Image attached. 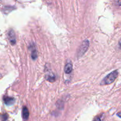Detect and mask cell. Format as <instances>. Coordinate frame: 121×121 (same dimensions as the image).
Here are the masks:
<instances>
[{
	"mask_svg": "<svg viewBox=\"0 0 121 121\" xmlns=\"http://www.w3.org/2000/svg\"><path fill=\"white\" fill-rule=\"evenodd\" d=\"M8 39H9V41L12 45H14L16 43V39H15V34L14 31L13 30H9L8 32Z\"/></svg>",
	"mask_w": 121,
	"mask_h": 121,
	"instance_id": "obj_3",
	"label": "cell"
},
{
	"mask_svg": "<svg viewBox=\"0 0 121 121\" xmlns=\"http://www.w3.org/2000/svg\"><path fill=\"white\" fill-rule=\"evenodd\" d=\"M4 101L5 104L7 105H11L14 104V102H15V99L13 98L8 96H5L4 98Z\"/></svg>",
	"mask_w": 121,
	"mask_h": 121,
	"instance_id": "obj_5",
	"label": "cell"
},
{
	"mask_svg": "<svg viewBox=\"0 0 121 121\" xmlns=\"http://www.w3.org/2000/svg\"><path fill=\"white\" fill-rule=\"evenodd\" d=\"M31 57L34 60H35L37 58V50L35 49H34L33 50H32Z\"/></svg>",
	"mask_w": 121,
	"mask_h": 121,
	"instance_id": "obj_8",
	"label": "cell"
},
{
	"mask_svg": "<svg viewBox=\"0 0 121 121\" xmlns=\"http://www.w3.org/2000/svg\"><path fill=\"white\" fill-rule=\"evenodd\" d=\"M117 115H118V117H119V118H121V112H118V113H117Z\"/></svg>",
	"mask_w": 121,
	"mask_h": 121,
	"instance_id": "obj_10",
	"label": "cell"
},
{
	"mask_svg": "<svg viewBox=\"0 0 121 121\" xmlns=\"http://www.w3.org/2000/svg\"><path fill=\"white\" fill-rule=\"evenodd\" d=\"M117 3L118 4V5H121V1H119L117 2Z\"/></svg>",
	"mask_w": 121,
	"mask_h": 121,
	"instance_id": "obj_11",
	"label": "cell"
},
{
	"mask_svg": "<svg viewBox=\"0 0 121 121\" xmlns=\"http://www.w3.org/2000/svg\"><path fill=\"white\" fill-rule=\"evenodd\" d=\"M22 117L24 121H26L27 120H28V117H29V111H28L27 108L26 107V106H24L22 108Z\"/></svg>",
	"mask_w": 121,
	"mask_h": 121,
	"instance_id": "obj_4",
	"label": "cell"
},
{
	"mask_svg": "<svg viewBox=\"0 0 121 121\" xmlns=\"http://www.w3.org/2000/svg\"><path fill=\"white\" fill-rule=\"evenodd\" d=\"M118 70H115L113 72H111L109 74H108L101 82L102 85H110L115 80V79L118 78Z\"/></svg>",
	"mask_w": 121,
	"mask_h": 121,
	"instance_id": "obj_1",
	"label": "cell"
},
{
	"mask_svg": "<svg viewBox=\"0 0 121 121\" xmlns=\"http://www.w3.org/2000/svg\"><path fill=\"white\" fill-rule=\"evenodd\" d=\"M119 45L121 46V40L119 41Z\"/></svg>",
	"mask_w": 121,
	"mask_h": 121,
	"instance_id": "obj_12",
	"label": "cell"
},
{
	"mask_svg": "<svg viewBox=\"0 0 121 121\" xmlns=\"http://www.w3.org/2000/svg\"><path fill=\"white\" fill-rule=\"evenodd\" d=\"M46 79L48 81L51 82H54L56 80V78L54 75H51V74H47L46 75Z\"/></svg>",
	"mask_w": 121,
	"mask_h": 121,
	"instance_id": "obj_7",
	"label": "cell"
},
{
	"mask_svg": "<svg viewBox=\"0 0 121 121\" xmlns=\"http://www.w3.org/2000/svg\"><path fill=\"white\" fill-rule=\"evenodd\" d=\"M73 70V65L71 63H67L65 67V72L67 74H69Z\"/></svg>",
	"mask_w": 121,
	"mask_h": 121,
	"instance_id": "obj_6",
	"label": "cell"
},
{
	"mask_svg": "<svg viewBox=\"0 0 121 121\" xmlns=\"http://www.w3.org/2000/svg\"><path fill=\"white\" fill-rule=\"evenodd\" d=\"M102 121L101 119H100V118L99 117H96L95 118L94 121Z\"/></svg>",
	"mask_w": 121,
	"mask_h": 121,
	"instance_id": "obj_9",
	"label": "cell"
},
{
	"mask_svg": "<svg viewBox=\"0 0 121 121\" xmlns=\"http://www.w3.org/2000/svg\"><path fill=\"white\" fill-rule=\"evenodd\" d=\"M89 47V41L87 40H85L83 41L82 44L81 46H80L79 50L78 52V57H80L82 56L86 52V51L88 49Z\"/></svg>",
	"mask_w": 121,
	"mask_h": 121,
	"instance_id": "obj_2",
	"label": "cell"
}]
</instances>
